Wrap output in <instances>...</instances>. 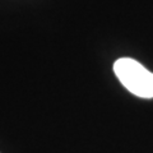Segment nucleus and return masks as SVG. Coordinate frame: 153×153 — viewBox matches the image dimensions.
<instances>
[{
	"mask_svg": "<svg viewBox=\"0 0 153 153\" xmlns=\"http://www.w3.org/2000/svg\"><path fill=\"white\" fill-rule=\"evenodd\" d=\"M114 73L129 92L142 98L153 97V73L130 57H120L114 64Z\"/></svg>",
	"mask_w": 153,
	"mask_h": 153,
	"instance_id": "1",
	"label": "nucleus"
}]
</instances>
